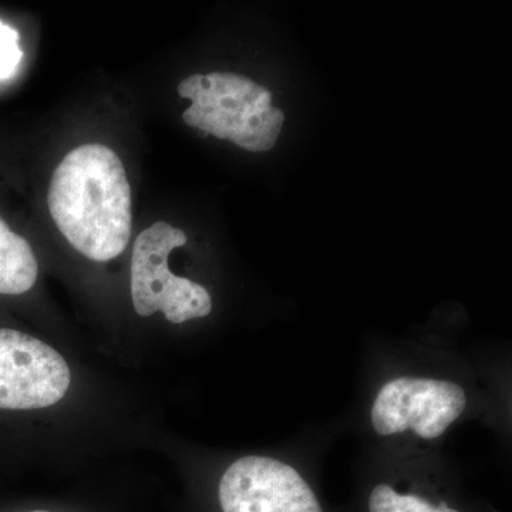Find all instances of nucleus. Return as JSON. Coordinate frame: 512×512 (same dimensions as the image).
<instances>
[{
	"label": "nucleus",
	"instance_id": "obj_4",
	"mask_svg": "<svg viewBox=\"0 0 512 512\" xmlns=\"http://www.w3.org/2000/svg\"><path fill=\"white\" fill-rule=\"evenodd\" d=\"M185 244V232L164 221L138 235L131 258V298L138 315L161 311L168 322L184 323L212 312L210 292L168 268L171 252Z\"/></svg>",
	"mask_w": 512,
	"mask_h": 512
},
{
	"label": "nucleus",
	"instance_id": "obj_6",
	"mask_svg": "<svg viewBox=\"0 0 512 512\" xmlns=\"http://www.w3.org/2000/svg\"><path fill=\"white\" fill-rule=\"evenodd\" d=\"M265 92L268 89L264 86L234 73L192 74L178 86V94L192 101L183 114L187 126L204 131L205 136L229 140L252 153H262L255 127L274 109H256V99Z\"/></svg>",
	"mask_w": 512,
	"mask_h": 512
},
{
	"label": "nucleus",
	"instance_id": "obj_3",
	"mask_svg": "<svg viewBox=\"0 0 512 512\" xmlns=\"http://www.w3.org/2000/svg\"><path fill=\"white\" fill-rule=\"evenodd\" d=\"M308 466L296 451L237 458L218 483L221 511L325 512Z\"/></svg>",
	"mask_w": 512,
	"mask_h": 512
},
{
	"label": "nucleus",
	"instance_id": "obj_11",
	"mask_svg": "<svg viewBox=\"0 0 512 512\" xmlns=\"http://www.w3.org/2000/svg\"><path fill=\"white\" fill-rule=\"evenodd\" d=\"M30 512H49V511H30Z\"/></svg>",
	"mask_w": 512,
	"mask_h": 512
},
{
	"label": "nucleus",
	"instance_id": "obj_7",
	"mask_svg": "<svg viewBox=\"0 0 512 512\" xmlns=\"http://www.w3.org/2000/svg\"><path fill=\"white\" fill-rule=\"evenodd\" d=\"M69 386V366L55 349L18 330L0 329V409L53 406Z\"/></svg>",
	"mask_w": 512,
	"mask_h": 512
},
{
	"label": "nucleus",
	"instance_id": "obj_10",
	"mask_svg": "<svg viewBox=\"0 0 512 512\" xmlns=\"http://www.w3.org/2000/svg\"><path fill=\"white\" fill-rule=\"evenodd\" d=\"M269 117H271L272 126H274V127L284 126L285 114H284V111H282L281 109H276V107H274V109H272L271 116H269Z\"/></svg>",
	"mask_w": 512,
	"mask_h": 512
},
{
	"label": "nucleus",
	"instance_id": "obj_1",
	"mask_svg": "<svg viewBox=\"0 0 512 512\" xmlns=\"http://www.w3.org/2000/svg\"><path fill=\"white\" fill-rule=\"evenodd\" d=\"M490 403L463 359L434 350L394 360L376 373L360 406V429L379 453H440L447 437L483 416Z\"/></svg>",
	"mask_w": 512,
	"mask_h": 512
},
{
	"label": "nucleus",
	"instance_id": "obj_8",
	"mask_svg": "<svg viewBox=\"0 0 512 512\" xmlns=\"http://www.w3.org/2000/svg\"><path fill=\"white\" fill-rule=\"evenodd\" d=\"M35 252L0 218V295H22L37 281Z\"/></svg>",
	"mask_w": 512,
	"mask_h": 512
},
{
	"label": "nucleus",
	"instance_id": "obj_5",
	"mask_svg": "<svg viewBox=\"0 0 512 512\" xmlns=\"http://www.w3.org/2000/svg\"><path fill=\"white\" fill-rule=\"evenodd\" d=\"M366 512H466L457 504L448 463L440 453L396 456L369 450Z\"/></svg>",
	"mask_w": 512,
	"mask_h": 512
},
{
	"label": "nucleus",
	"instance_id": "obj_9",
	"mask_svg": "<svg viewBox=\"0 0 512 512\" xmlns=\"http://www.w3.org/2000/svg\"><path fill=\"white\" fill-rule=\"evenodd\" d=\"M23 52L19 46V33L5 23L0 22V80L15 76Z\"/></svg>",
	"mask_w": 512,
	"mask_h": 512
},
{
	"label": "nucleus",
	"instance_id": "obj_2",
	"mask_svg": "<svg viewBox=\"0 0 512 512\" xmlns=\"http://www.w3.org/2000/svg\"><path fill=\"white\" fill-rule=\"evenodd\" d=\"M50 215L80 254L107 262L131 235V190L120 157L101 144L70 151L57 165L47 195Z\"/></svg>",
	"mask_w": 512,
	"mask_h": 512
}]
</instances>
